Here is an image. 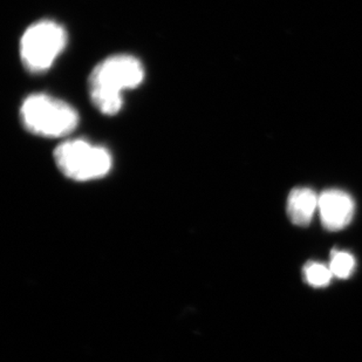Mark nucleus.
<instances>
[{
	"label": "nucleus",
	"mask_w": 362,
	"mask_h": 362,
	"mask_svg": "<svg viewBox=\"0 0 362 362\" xmlns=\"http://www.w3.org/2000/svg\"><path fill=\"white\" fill-rule=\"evenodd\" d=\"M319 196L308 188H296L287 199V215L296 226H308L318 210Z\"/></svg>",
	"instance_id": "nucleus-6"
},
{
	"label": "nucleus",
	"mask_w": 362,
	"mask_h": 362,
	"mask_svg": "<svg viewBox=\"0 0 362 362\" xmlns=\"http://www.w3.org/2000/svg\"><path fill=\"white\" fill-rule=\"evenodd\" d=\"M304 276L305 279L311 286L325 287L331 283L333 274H332L331 269L325 267L324 264L311 262L305 267Z\"/></svg>",
	"instance_id": "nucleus-8"
},
{
	"label": "nucleus",
	"mask_w": 362,
	"mask_h": 362,
	"mask_svg": "<svg viewBox=\"0 0 362 362\" xmlns=\"http://www.w3.org/2000/svg\"><path fill=\"white\" fill-rule=\"evenodd\" d=\"M54 161L66 177L87 182L106 176L112 169V155L106 148L83 140H69L59 144Z\"/></svg>",
	"instance_id": "nucleus-3"
},
{
	"label": "nucleus",
	"mask_w": 362,
	"mask_h": 362,
	"mask_svg": "<svg viewBox=\"0 0 362 362\" xmlns=\"http://www.w3.org/2000/svg\"><path fill=\"white\" fill-rule=\"evenodd\" d=\"M144 79V65L133 55H113L93 69L88 79L89 96L96 110L115 115L122 108V92L139 87Z\"/></svg>",
	"instance_id": "nucleus-1"
},
{
	"label": "nucleus",
	"mask_w": 362,
	"mask_h": 362,
	"mask_svg": "<svg viewBox=\"0 0 362 362\" xmlns=\"http://www.w3.org/2000/svg\"><path fill=\"white\" fill-rule=\"evenodd\" d=\"M318 210L322 226L329 231H338L352 221L356 204L349 194L341 190H327L319 196Z\"/></svg>",
	"instance_id": "nucleus-5"
},
{
	"label": "nucleus",
	"mask_w": 362,
	"mask_h": 362,
	"mask_svg": "<svg viewBox=\"0 0 362 362\" xmlns=\"http://www.w3.org/2000/svg\"><path fill=\"white\" fill-rule=\"evenodd\" d=\"M331 272L335 277L346 279L356 269V259L351 253L345 251H333L329 264Z\"/></svg>",
	"instance_id": "nucleus-7"
},
{
	"label": "nucleus",
	"mask_w": 362,
	"mask_h": 362,
	"mask_svg": "<svg viewBox=\"0 0 362 362\" xmlns=\"http://www.w3.org/2000/svg\"><path fill=\"white\" fill-rule=\"evenodd\" d=\"M66 45L67 32L62 25L52 21H38L21 37V62L28 72H46L64 52Z\"/></svg>",
	"instance_id": "nucleus-4"
},
{
	"label": "nucleus",
	"mask_w": 362,
	"mask_h": 362,
	"mask_svg": "<svg viewBox=\"0 0 362 362\" xmlns=\"http://www.w3.org/2000/svg\"><path fill=\"white\" fill-rule=\"evenodd\" d=\"M25 129L47 139L65 137L79 124V115L71 105L46 94L28 96L21 108Z\"/></svg>",
	"instance_id": "nucleus-2"
}]
</instances>
